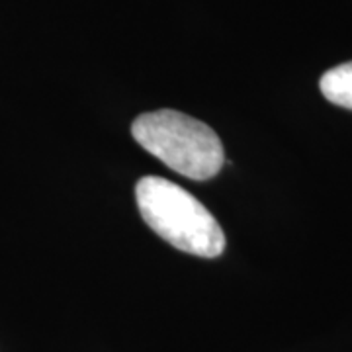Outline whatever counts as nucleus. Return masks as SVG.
<instances>
[{"label": "nucleus", "mask_w": 352, "mask_h": 352, "mask_svg": "<svg viewBox=\"0 0 352 352\" xmlns=\"http://www.w3.org/2000/svg\"><path fill=\"white\" fill-rule=\"evenodd\" d=\"M135 200L143 221L178 251L215 258L226 249L223 229L214 215L175 182L145 176L135 186Z\"/></svg>", "instance_id": "nucleus-1"}, {"label": "nucleus", "mask_w": 352, "mask_h": 352, "mask_svg": "<svg viewBox=\"0 0 352 352\" xmlns=\"http://www.w3.org/2000/svg\"><path fill=\"white\" fill-rule=\"evenodd\" d=\"M131 135L170 170L192 180L212 178L226 161L223 145L214 129L176 110L141 113L131 124Z\"/></svg>", "instance_id": "nucleus-2"}, {"label": "nucleus", "mask_w": 352, "mask_h": 352, "mask_svg": "<svg viewBox=\"0 0 352 352\" xmlns=\"http://www.w3.org/2000/svg\"><path fill=\"white\" fill-rule=\"evenodd\" d=\"M319 88L331 104L352 110V61L329 69L321 76Z\"/></svg>", "instance_id": "nucleus-3"}]
</instances>
